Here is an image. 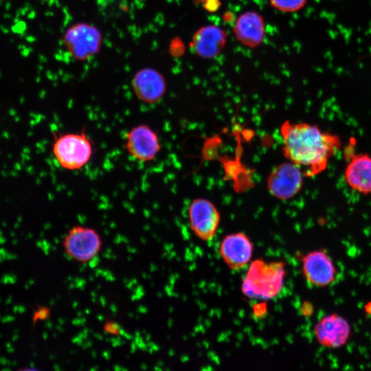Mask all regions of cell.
Here are the masks:
<instances>
[{
    "mask_svg": "<svg viewBox=\"0 0 371 371\" xmlns=\"http://www.w3.org/2000/svg\"><path fill=\"white\" fill-rule=\"evenodd\" d=\"M302 269L306 280L313 286L323 287L332 284L337 276L334 262L324 250H314L302 258Z\"/></svg>",
    "mask_w": 371,
    "mask_h": 371,
    "instance_id": "obj_8",
    "label": "cell"
},
{
    "mask_svg": "<svg viewBox=\"0 0 371 371\" xmlns=\"http://www.w3.org/2000/svg\"><path fill=\"white\" fill-rule=\"evenodd\" d=\"M43 1H50V0H43Z\"/></svg>",
    "mask_w": 371,
    "mask_h": 371,
    "instance_id": "obj_17",
    "label": "cell"
},
{
    "mask_svg": "<svg viewBox=\"0 0 371 371\" xmlns=\"http://www.w3.org/2000/svg\"><path fill=\"white\" fill-rule=\"evenodd\" d=\"M351 332L349 322L337 313L327 315L315 324L314 333L317 341L323 346L339 348L348 341Z\"/></svg>",
    "mask_w": 371,
    "mask_h": 371,
    "instance_id": "obj_10",
    "label": "cell"
},
{
    "mask_svg": "<svg viewBox=\"0 0 371 371\" xmlns=\"http://www.w3.org/2000/svg\"><path fill=\"white\" fill-rule=\"evenodd\" d=\"M100 12L106 17L119 16L127 8L126 0H98Z\"/></svg>",
    "mask_w": 371,
    "mask_h": 371,
    "instance_id": "obj_15",
    "label": "cell"
},
{
    "mask_svg": "<svg viewBox=\"0 0 371 371\" xmlns=\"http://www.w3.org/2000/svg\"><path fill=\"white\" fill-rule=\"evenodd\" d=\"M227 35L218 25L209 24L199 27L192 35L190 46L198 56L211 59L218 56L225 47Z\"/></svg>",
    "mask_w": 371,
    "mask_h": 371,
    "instance_id": "obj_12",
    "label": "cell"
},
{
    "mask_svg": "<svg viewBox=\"0 0 371 371\" xmlns=\"http://www.w3.org/2000/svg\"><path fill=\"white\" fill-rule=\"evenodd\" d=\"M132 89L140 101L154 104L160 101L165 95L166 84L159 71L146 68L135 74L132 80Z\"/></svg>",
    "mask_w": 371,
    "mask_h": 371,
    "instance_id": "obj_14",
    "label": "cell"
},
{
    "mask_svg": "<svg viewBox=\"0 0 371 371\" xmlns=\"http://www.w3.org/2000/svg\"><path fill=\"white\" fill-rule=\"evenodd\" d=\"M218 250L223 260L229 269L239 270L249 263L254 247L247 235L236 232L225 236Z\"/></svg>",
    "mask_w": 371,
    "mask_h": 371,
    "instance_id": "obj_9",
    "label": "cell"
},
{
    "mask_svg": "<svg viewBox=\"0 0 371 371\" xmlns=\"http://www.w3.org/2000/svg\"><path fill=\"white\" fill-rule=\"evenodd\" d=\"M285 276L283 262L256 259L250 263L243 280L242 292L251 299H273L282 291Z\"/></svg>",
    "mask_w": 371,
    "mask_h": 371,
    "instance_id": "obj_2",
    "label": "cell"
},
{
    "mask_svg": "<svg viewBox=\"0 0 371 371\" xmlns=\"http://www.w3.org/2000/svg\"><path fill=\"white\" fill-rule=\"evenodd\" d=\"M232 30L238 42L245 47L256 48L265 40L266 23L258 12L247 10L235 19Z\"/></svg>",
    "mask_w": 371,
    "mask_h": 371,
    "instance_id": "obj_11",
    "label": "cell"
},
{
    "mask_svg": "<svg viewBox=\"0 0 371 371\" xmlns=\"http://www.w3.org/2000/svg\"><path fill=\"white\" fill-rule=\"evenodd\" d=\"M348 161L344 170V179L355 191L363 194H371V156L355 153L347 149Z\"/></svg>",
    "mask_w": 371,
    "mask_h": 371,
    "instance_id": "obj_13",
    "label": "cell"
},
{
    "mask_svg": "<svg viewBox=\"0 0 371 371\" xmlns=\"http://www.w3.org/2000/svg\"><path fill=\"white\" fill-rule=\"evenodd\" d=\"M52 153L61 168L76 170L90 161L93 153V144L84 130L80 133L54 134Z\"/></svg>",
    "mask_w": 371,
    "mask_h": 371,
    "instance_id": "obj_3",
    "label": "cell"
},
{
    "mask_svg": "<svg viewBox=\"0 0 371 371\" xmlns=\"http://www.w3.org/2000/svg\"><path fill=\"white\" fill-rule=\"evenodd\" d=\"M308 0H269L271 7L284 13L295 12L302 9Z\"/></svg>",
    "mask_w": 371,
    "mask_h": 371,
    "instance_id": "obj_16",
    "label": "cell"
},
{
    "mask_svg": "<svg viewBox=\"0 0 371 371\" xmlns=\"http://www.w3.org/2000/svg\"><path fill=\"white\" fill-rule=\"evenodd\" d=\"M284 156L306 177L324 171L341 146L340 137L306 122H284L280 128Z\"/></svg>",
    "mask_w": 371,
    "mask_h": 371,
    "instance_id": "obj_1",
    "label": "cell"
},
{
    "mask_svg": "<svg viewBox=\"0 0 371 371\" xmlns=\"http://www.w3.org/2000/svg\"><path fill=\"white\" fill-rule=\"evenodd\" d=\"M61 244L65 254L69 259L85 264L100 254L102 248V239L93 227L76 225L68 229Z\"/></svg>",
    "mask_w": 371,
    "mask_h": 371,
    "instance_id": "obj_4",
    "label": "cell"
},
{
    "mask_svg": "<svg viewBox=\"0 0 371 371\" xmlns=\"http://www.w3.org/2000/svg\"><path fill=\"white\" fill-rule=\"evenodd\" d=\"M124 148L139 162L153 161L161 149L157 133L147 124L137 125L125 135Z\"/></svg>",
    "mask_w": 371,
    "mask_h": 371,
    "instance_id": "obj_7",
    "label": "cell"
},
{
    "mask_svg": "<svg viewBox=\"0 0 371 371\" xmlns=\"http://www.w3.org/2000/svg\"><path fill=\"white\" fill-rule=\"evenodd\" d=\"M302 170L291 162L276 166L269 174L267 186L269 193L276 199L288 200L295 196L303 185Z\"/></svg>",
    "mask_w": 371,
    "mask_h": 371,
    "instance_id": "obj_5",
    "label": "cell"
},
{
    "mask_svg": "<svg viewBox=\"0 0 371 371\" xmlns=\"http://www.w3.org/2000/svg\"><path fill=\"white\" fill-rule=\"evenodd\" d=\"M188 218L194 234L206 241L214 238L221 220L220 213L214 204L203 198L195 199L191 202Z\"/></svg>",
    "mask_w": 371,
    "mask_h": 371,
    "instance_id": "obj_6",
    "label": "cell"
}]
</instances>
